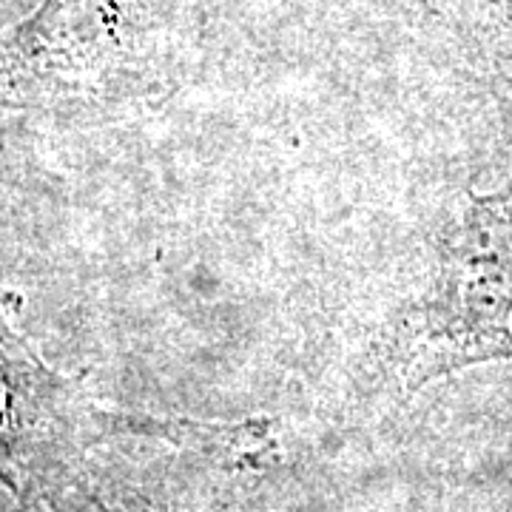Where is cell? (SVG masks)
Instances as JSON below:
<instances>
[{"mask_svg": "<svg viewBox=\"0 0 512 512\" xmlns=\"http://www.w3.org/2000/svg\"><path fill=\"white\" fill-rule=\"evenodd\" d=\"M512 359V183L467 197L439 239L430 288L410 313L402 376L421 384Z\"/></svg>", "mask_w": 512, "mask_h": 512, "instance_id": "1", "label": "cell"}]
</instances>
